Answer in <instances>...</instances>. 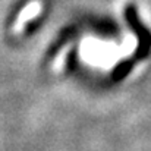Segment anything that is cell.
<instances>
[{"mask_svg": "<svg viewBox=\"0 0 151 151\" xmlns=\"http://www.w3.org/2000/svg\"><path fill=\"white\" fill-rule=\"evenodd\" d=\"M38 10H40V4L38 3H31L25 10H24V13L19 16V19H18V25H21V24H24L28 18H32V16H35L37 13H38Z\"/></svg>", "mask_w": 151, "mask_h": 151, "instance_id": "1", "label": "cell"}]
</instances>
